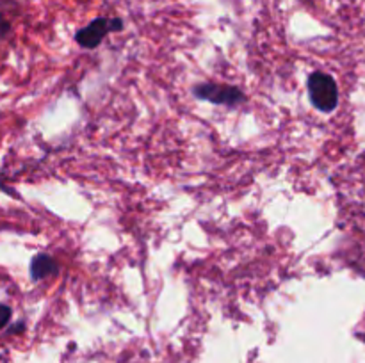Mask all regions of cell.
Wrapping results in <instances>:
<instances>
[{
	"mask_svg": "<svg viewBox=\"0 0 365 363\" xmlns=\"http://www.w3.org/2000/svg\"><path fill=\"white\" fill-rule=\"evenodd\" d=\"M309 95L314 107L323 112H331L339 105L337 82L323 71H316L309 77Z\"/></svg>",
	"mask_w": 365,
	"mask_h": 363,
	"instance_id": "6da1fadb",
	"label": "cell"
},
{
	"mask_svg": "<svg viewBox=\"0 0 365 363\" xmlns=\"http://www.w3.org/2000/svg\"><path fill=\"white\" fill-rule=\"evenodd\" d=\"M121 27H123V21H121L120 18H114V20H109V18H96V20H93L91 23L88 25V27L81 28V31L75 34V41H77L82 48H96L109 32L121 31Z\"/></svg>",
	"mask_w": 365,
	"mask_h": 363,
	"instance_id": "7a4b0ae2",
	"label": "cell"
},
{
	"mask_svg": "<svg viewBox=\"0 0 365 363\" xmlns=\"http://www.w3.org/2000/svg\"><path fill=\"white\" fill-rule=\"evenodd\" d=\"M195 95L200 100H207V102L217 103V105H228L234 107L237 103L245 102V93L234 85L225 84H214V82H207V84H200L195 88Z\"/></svg>",
	"mask_w": 365,
	"mask_h": 363,
	"instance_id": "3957f363",
	"label": "cell"
},
{
	"mask_svg": "<svg viewBox=\"0 0 365 363\" xmlns=\"http://www.w3.org/2000/svg\"><path fill=\"white\" fill-rule=\"evenodd\" d=\"M57 273V262L50 255H38L31 262V278L41 281Z\"/></svg>",
	"mask_w": 365,
	"mask_h": 363,
	"instance_id": "277c9868",
	"label": "cell"
},
{
	"mask_svg": "<svg viewBox=\"0 0 365 363\" xmlns=\"http://www.w3.org/2000/svg\"><path fill=\"white\" fill-rule=\"evenodd\" d=\"M11 320V308L7 305L0 302V330L7 326V322Z\"/></svg>",
	"mask_w": 365,
	"mask_h": 363,
	"instance_id": "5b68a950",
	"label": "cell"
},
{
	"mask_svg": "<svg viewBox=\"0 0 365 363\" xmlns=\"http://www.w3.org/2000/svg\"><path fill=\"white\" fill-rule=\"evenodd\" d=\"M9 31H11L9 21H7L4 16H0V38H6V36L9 34Z\"/></svg>",
	"mask_w": 365,
	"mask_h": 363,
	"instance_id": "8992f818",
	"label": "cell"
}]
</instances>
